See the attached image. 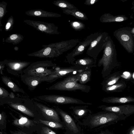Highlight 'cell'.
<instances>
[{"instance_id": "6da1fadb", "label": "cell", "mask_w": 134, "mask_h": 134, "mask_svg": "<svg viewBox=\"0 0 134 134\" xmlns=\"http://www.w3.org/2000/svg\"><path fill=\"white\" fill-rule=\"evenodd\" d=\"M103 49V55L98 61V66L99 67L102 66L101 74L102 77L105 78L110 74L117 62L115 45L109 35Z\"/></svg>"}, {"instance_id": "7a4b0ae2", "label": "cell", "mask_w": 134, "mask_h": 134, "mask_svg": "<svg viewBox=\"0 0 134 134\" xmlns=\"http://www.w3.org/2000/svg\"><path fill=\"white\" fill-rule=\"evenodd\" d=\"M80 74L69 76L51 86L48 89L61 91L80 90L84 92L88 93L91 90V87L78 82Z\"/></svg>"}, {"instance_id": "3957f363", "label": "cell", "mask_w": 134, "mask_h": 134, "mask_svg": "<svg viewBox=\"0 0 134 134\" xmlns=\"http://www.w3.org/2000/svg\"><path fill=\"white\" fill-rule=\"evenodd\" d=\"M91 116L89 121V125L91 128L114 124L127 118L124 115L104 111Z\"/></svg>"}, {"instance_id": "277c9868", "label": "cell", "mask_w": 134, "mask_h": 134, "mask_svg": "<svg viewBox=\"0 0 134 134\" xmlns=\"http://www.w3.org/2000/svg\"><path fill=\"white\" fill-rule=\"evenodd\" d=\"M57 67L51 60H43L33 63L25 69L23 73L35 76L47 77Z\"/></svg>"}, {"instance_id": "5b68a950", "label": "cell", "mask_w": 134, "mask_h": 134, "mask_svg": "<svg viewBox=\"0 0 134 134\" xmlns=\"http://www.w3.org/2000/svg\"><path fill=\"white\" fill-rule=\"evenodd\" d=\"M114 36L129 53L134 51V33L132 28L124 27L119 29L113 32Z\"/></svg>"}, {"instance_id": "8992f818", "label": "cell", "mask_w": 134, "mask_h": 134, "mask_svg": "<svg viewBox=\"0 0 134 134\" xmlns=\"http://www.w3.org/2000/svg\"><path fill=\"white\" fill-rule=\"evenodd\" d=\"M108 36L106 32H99L98 36L92 41L87 50L86 54L93 59L96 64L97 57L104 49Z\"/></svg>"}, {"instance_id": "52a82bcc", "label": "cell", "mask_w": 134, "mask_h": 134, "mask_svg": "<svg viewBox=\"0 0 134 134\" xmlns=\"http://www.w3.org/2000/svg\"><path fill=\"white\" fill-rule=\"evenodd\" d=\"M43 48L36 52L27 54L28 56L39 58H53L57 57L64 53L63 47L57 43L42 46Z\"/></svg>"}, {"instance_id": "ba28073f", "label": "cell", "mask_w": 134, "mask_h": 134, "mask_svg": "<svg viewBox=\"0 0 134 134\" xmlns=\"http://www.w3.org/2000/svg\"><path fill=\"white\" fill-rule=\"evenodd\" d=\"M38 98L41 100L47 102L59 104H76L91 105L90 103H86L82 100L68 96L57 95H48L40 96Z\"/></svg>"}, {"instance_id": "9c48e42d", "label": "cell", "mask_w": 134, "mask_h": 134, "mask_svg": "<svg viewBox=\"0 0 134 134\" xmlns=\"http://www.w3.org/2000/svg\"><path fill=\"white\" fill-rule=\"evenodd\" d=\"M99 32L91 34L83 41L80 42L71 52L67 54L66 57L67 62L73 65L75 61V57L83 53L86 48L90 46L92 41L98 36Z\"/></svg>"}, {"instance_id": "30bf717a", "label": "cell", "mask_w": 134, "mask_h": 134, "mask_svg": "<svg viewBox=\"0 0 134 134\" xmlns=\"http://www.w3.org/2000/svg\"><path fill=\"white\" fill-rule=\"evenodd\" d=\"M86 70L78 69L74 66L65 68L56 67L51 73L47 76L49 80L48 82L52 83L59 78L78 74Z\"/></svg>"}, {"instance_id": "8fae6325", "label": "cell", "mask_w": 134, "mask_h": 134, "mask_svg": "<svg viewBox=\"0 0 134 134\" xmlns=\"http://www.w3.org/2000/svg\"><path fill=\"white\" fill-rule=\"evenodd\" d=\"M24 21L37 30L46 34L58 35L60 34L58 31V26L53 23L29 20H24Z\"/></svg>"}, {"instance_id": "7c38bea8", "label": "cell", "mask_w": 134, "mask_h": 134, "mask_svg": "<svg viewBox=\"0 0 134 134\" xmlns=\"http://www.w3.org/2000/svg\"><path fill=\"white\" fill-rule=\"evenodd\" d=\"M3 61L8 72L15 76L22 74L25 68L31 64L30 62L21 60L5 59Z\"/></svg>"}, {"instance_id": "4fadbf2b", "label": "cell", "mask_w": 134, "mask_h": 134, "mask_svg": "<svg viewBox=\"0 0 134 134\" xmlns=\"http://www.w3.org/2000/svg\"><path fill=\"white\" fill-rule=\"evenodd\" d=\"M98 107L103 111L124 115L127 118L134 114V105L124 104L118 106L101 105Z\"/></svg>"}, {"instance_id": "5bb4252c", "label": "cell", "mask_w": 134, "mask_h": 134, "mask_svg": "<svg viewBox=\"0 0 134 134\" xmlns=\"http://www.w3.org/2000/svg\"><path fill=\"white\" fill-rule=\"evenodd\" d=\"M21 80L26 85L30 90H34L37 86L43 82H48L49 80L47 77H41L23 74L21 76Z\"/></svg>"}, {"instance_id": "9a60e30c", "label": "cell", "mask_w": 134, "mask_h": 134, "mask_svg": "<svg viewBox=\"0 0 134 134\" xmlns=\"http://www.w3.org/2000/svg\"><path fill=\"white\" fill-rule=\"evenodd\" d=\"M34 104L47 120L58 122L60 121L58 113L56 110L41 103L34 102Z\"/></svg>"}, {"instance_id": "2e32d148", "label": "cell", "mask_w": 134, "mask_h": 134, "mask_svg": "<svg viewBox=\"0 0 134 134\" xmlns=\"http://www.w3.org/2000/svg\"><path fill=\"white\" fill-rule=\"evenodd\" d=\"M56 110L60 115L68 128L74 133L79 132V130L74 120L68 113L60 109L57 107Z\"/></svg>"}, {"instance_id": "e0dca14e", "label": "cell", "mask_w": 134, "mask_h": 134, "mask_svg": "<svg viewBox=\"0 0 134 134\" xmlns=\"http://www.w3.org/2000/svg\"><path fill=\"white\" fill-rule=\"evenodd\" d=\"M27 15L34 17H40L58 18L61 15L57 13L50 12L41 9H36L29 10L25 12Z\"/></svg>"}, {"instance_id": "ac0fdd59", "label": "cell", "mask_w": 134, "mask_h": 134, "mask_svg": "<svg viewBox=\"0 0 134 134\" xmlns=\"http://www.w3.org/2000/svg\"><path fill=\"white\" fill-rule=\"evenodd\" d=\"M77 68L81 69H86L96 67V64L92 58L85 57L76 60L73 64Z\"/></svg>"}, {"instance_id": "d6986e66", "label": "cell", "mask_w": 134, "mask_h": 134, "mask_svg": "<svg viewBox=\"0 0 134 134\" xmlns=\"http://www.w3.org/2000/svg\"><path fill=\"white\" fill-rule=\"evenodd\" d=\"M103 102L113 104H126L134 102V97L130 96L124 97H109L103 98Z\"/></svg>"}, {"instance_id": "ffe728a7", "label": "cell", "mask_w": 134, "mask_h": 134, "mask_svg": "<svg viewBox=\"0 0 134 134\" xmlns=\"http://www.w3.org/2000/svg\"><path fill=\"white\" fill-rule=\"evenodd\" d=\"M87 105L71 107L70 109L72 111V114L76 120L92 113L91 110L87 108Z\"/></svg>"}, {"instance_id": "44dd1931", "label": "cell", "mask_w": 134, "mask_h": 134, "mask_svg": "<svg viewBox=\"0 0 134 134\" xmlns=\"http://www.w3.org/2000/svg\"><path fill=\"white\" fill-rule=\"evenodd\" d=\"M128 19L127 17L123 15L114 16L109 13L102 15L99 19L100 22L102 23L120 22Z\"/></svg>"}, {"instance_id": "7402d4cb", "label": "cell", "mask_w": 134, "mask_h": 134, "mask_svg": "<svg viewBox=\"0 0 134 134\" xmlns=\"http://www.w3.org/2000/svg\"><path fill=\"white\" fill-rule=\"evenodd\" d=\"M121 77V74L117 71L110 74L105 78L101 83L102 88H105L112 85L116 83Z\"/></svg>"}, {"instance_id": "603a6c76", "label": "cell", "mask_w": 134, "mask_h": 134, "mask_svg": "<svg viewBox=\"0 0 134 134\" xmlns=\"http://www.w3.org/2000/svg\"><path fill=\"white\" fill-rule=\"evenodd\" d=\"M127 85L123 80L119 81L116 83L108 87L102 88V90L107 93L119 92L123 91Z\"/></svg>"}, {"instance_id": "cb8c5ba5", "label": "cell", "mask_w": 134, "mask_h": 134, "mask_svg": "<svg viewBox=\"0 0 134 134\" xmlns=\"http://www.w3.org/2000/svg\"><path fill=\"white\" fill-rule=\"evenodd\" d=\"M13 124L21 128H29L33 126L35 122L27 118L22 116L19 118H15L13 121Z\"/></svg>"}, {"instance_id": "d4e9b609", "label": "cell", "mask_w": 134, "mask_h": 134, "mask_svg": "<svg viewBox=\"0 0 134 134\" xmlns=\"http://www.w3.org/2000/svg\"><path fill=\"white\" fill-rule=\"evenodd\" d=\"M63 12L65 14L72 15L78 19L82 20L88 19L86 14L77 9H62Z\"/></svg>"}, {"instance_id": "484cf974", "label": "cell", "mask_w": 134, "mask_h": 134, "mask_svg": "<svg viewBox=\"0 0 134 134\" xmlns=\"http://www.w3.org/2000/svg\"><path fill=\"white\" fill-rule=\"evenodd\" d=\"M13 108L31 117H33L34 114L32 111L23 104L18 102H12L7 103Z\"/></svg>"}, {"instance_id": "4316f807", "label": "cell", "mask_w": 134, "mask_h": 134, "mask_svg": "<svg viewBox=\"0 0 134 134\" xmlns=\"http://www.w3.org/2000/svg\"><path fill=\"white\" fill-rule=\"evenodd\" d=\"M2 80L6 86L9 88L13 92L25 93L24 91L20 88L11 79L7 76H1Z\"/></svg>"}, {"instance_id": "83f0119b", "label": "cell", "mask_w": 134, "mask_h": 134, "mask_svg": "<svg viewBox=\"0 0 134 134\" xmlns=\"http://www.w3.org/2000/svg\"><path fill=\"white\" fill-rule=\"evenodd\" d=\"M91 74V68H88L80 73L79 77V83L84 85L90 81Z\"/></svg>"}, {"instance_id": "f1b7e54d", "label": "cell", "mask_w": 134, "mask_h": 134, "mask_svg": "<svg viewBox=\"0 0 134 134\" xmlns=\"http://www.w3.org/2000/svg\"><path fill=\"white\" fill-rule=\"evenodd\" d=\"M23 36L19 34H15L10 35L5 40L7 42L12 43L13 44H17L23 39Z\"/></svg>"}, {"instance_id": "f546056e", "label": "cell", "mask_w": 134, "mask_h": 134, "mask_svg": "<svg viewBox=\"0 0 134 134\" xmlns=\"http://www.w3.org/2000/svg\"><path fill=\"white\" fill-rule=\"evenodd\" d=\"M53 3L59 8L62 9L76 8L72 4L65 0L54 1Z\"/></svg>"}, {"instance_id": "4dcf8cb0", "label": "cell", "mask_w": 134, "mask_h": 134, "mask_svg": "<svg viewBox=\"0 0 134 134\" xmlns=\"http://www.w3.org/2000/svg\"><path fill=\"white\" fill-rule=\"evenodd\" d=\"M39 121L41 123L53 128H62L63 127V125L58 122L41 119H40Z\"/></svg>"}, {"instance_id": "1f68e13d", "label": "cell", "mask_w": 134, "mask_h": 134, "mask_svg": "<svg viewBox=\"0 0 134 134\" xmlns=\"http://www.w3.org/2000/svg\"><path fill=\"white\" fill-rule=\"evenodd\" d=\"M70 25L71 28L76 31H80L85 27V25L83 23L79 21H71L70 23Z\"/></svg>"}, {"instance_id": "d6a6232c", "label": "cell", "mask_w": 134, "mask_h": 134, "mask_svg": "<svg viewBox=\"0 0 134 134\" xmlns=\"http://www.w3.org/2000/svg\"><path fill=\"white\" fill-rule=\"evenodd\" d=\"M7 4V3L4 1L0 2V29L1 31V27L2 26L1 20L8 12L6 8Z\"/></svg>"}, {"instance_id": "836d02e7", "label": "cell", "mask_w": 134, "mask_h": 134, "mask_svg": "<svg viewBox=\"0 0 134 134\" xmlns=\"http://www.w3.org/2000/svg\"><path fill=\"white\" fill-rule=\"evenodd\" d=\"M14 21L13 16H11L8 18L5 26L6 31H10L12 29Z\"/></svg>"}, {"instance_id": "e575fe53", "label": "cell", "mask_w": 134, "mask_h": 134, "mask_svg": "<svg viewBox=\"0 0 134 134\" xmlns=\"http://www.w3.org/2000/svg\"><path fill=\"white\" fill-rule=\"evenodd\" d=\"M6 115L4 112H2L0 114V130H2L6 128Z\"/></svg>"}, {"instance_id": "d590c367", "label": "cell", "mask_w": 134, "mask_h": 134, "mask_svg": "<svg viewBox=\"0 0 134 134\" xmlns=\"http://www.w3.org/2000/svg\"><path fill=\"white\" fill-rule=\"evenodd\" d=\"M10 93L4 88L0 87V97L4 98L10 96Z\"/></svg>"}, {"instance_id": "8d00e7d4", "label": "cell", "mask_w": 134, "mask_h": 134, "mask_svg": "<svg viewBox=\"0 0 134 134\" xmlns=\"http://www.w3.org/2000/svg\"><path fill=\"white\" fill-rule=\"evenodd\" d=\"M42 134H57L54 132L47 127H44L42 128Z\"/></svg>"}, {"instance_id": "74e56055", "label": "cell", "mask_w": 134, "mask_h": 134, "mask_svg": "<svg viewBox=\"0 0 134 134\" xmlns=\"http://www.w3.org/2000/svg\"><path fill=\"white\" fill-rule=\"evenodd\" d=\"M99 0H86L84 2V4L86 5H90L94 4L98 2Z\"/></svg>"}, {"instance_id": "f35d334b", "label": "cell", "mask_w": 134, "mask_h": 134, "mask_svg": "<svg viewBox=\"0 0 134 134\" xmlns=\"http://www.w3.org/2000/svg\"><path fill=\"white\" fill-rule=\"evenodd\" d=\"M127 134H134V126H132L129 128Z\"/></svg>"}, {"instance_id": "ab89813d", "label": "cell", "mask_w": 134, "mask_h": 134, "mask_svg": "<svg viewBox=\"0 0 134 134\" xmlns=\"http://www.w3.org/2000/svg\"><path fill=\"white\" fill-rule=\"evenodd\" d=\"M5 65L3 61L0 62V70L1 74L2 73V71L4 68Z\"/></svg>"}, {"instance_id": "60d3db41", "label": "cell", "mask_w": 134, "mask_h": 134, "mask_svg": "<svg viewBox=\"0 0 134 134\" xmlns=\"http://www.w3.org/2000/svg\"><path fill=\"white\" fill-rule=\"evenodd\" d=\"M12 134H27L21 131H19L15 132L11 131Z\"/></svg>"}, {"instance_id": "b9f144b4", "label": "cell", "mask_w": 134, "mask_h": 134, "mask_svg": "<svg viewBox=\"0 0 134 134\" xmlns=\"http://www.w3.org/2000/svg\"><path fill=\"white\" fill-rule=\"evenodd\" d=\"M133 9H134V2H133Z\"/></svg>"}, {"instance_id": "7bdbcfd3", "label": "cell", "mask_w": 134, "mask_h": 134, "mask_svg": "<svg viewBox=\"0 0 134 134\" xmlns=\"http://www.w3.org/2000/svg\"><path fill=\"white\" fill-rule=\"evenodd\" d=\"M101 134H104V133H101Z\"/></svg>"}]
</instances>
